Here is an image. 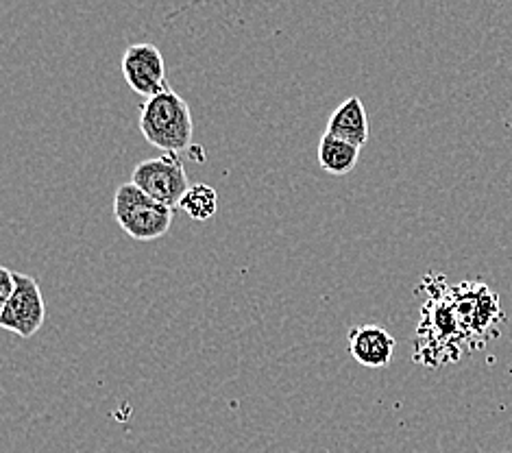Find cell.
I'll use <instances>...</instances> for the list:
<instances>
[{"label": "cell", "instance_id": "obj_1", "mask_svg": "<svg viewBox=\"0 0 512 453\" xmlns=\"http://www.w3.org/2000/svg\"><path fill=\"white\" fill-rule=\"evenodd\" d=\"M140 131L146 142L164 153L190 149L194 133L190 105L175 90L149 99L140 109Z\"/></svg>", "mask_w": 512, "mask_h": 453}, {"label": "cell", "instance_id": "obj_2", "mask_svg": "<svg viewBox=\"0 0 512 453\" xmlns=\"http://www.w3.org/2000/svg\"><path fill=\"white\" fill-rule=\"evenodd\" d=\"M114 216L133 240L151 242L162 238L173 225L175 210L153 201L136 183H123L114 194Z\"/></svg>", "mask_w": 512, "mask_h": 453}, {"label": "cell", "instance_id": "obj_3", "mask_svg": "<svg viewBox=\"0 0 512 453\" xmlns=\"http://www.w3.org/2000/svg\"><path fill=\"white\" fill-rule=\"evenodd\" d=\"M131 183H136L144 194H149L153 201L170 207V210L179 207L181 199L190 190L184 162L177 153H164L162 157L140 162L133 168Z\"/></svg>", "mask_w": 512, "mask_h": 453}, {"label": "cell", "instance_id": "obj_4", "mask_svg": "<svg viewBox=\"0 0 512 453\" xmlns=\"http://www.w3.org/2000/svg\"><path fill=\"white\" fill-rule=\"evenodd\" d=\"M46 305L42 290L31 275L16 273V292L0 308V327L20 338H31L42 329Z\"/></svg>", "mask_w": 512, "mask_h": 453}, {"label": "cell", "instance_id": "obj_5", "mask_svg": "<svg viewBox=\"0 0 512 453\" xmlns=\"http://www.w3.org/2000/svg\"><path fill=\"white\" fill-rule=\"evenodd\" d=\"M120 68H123V77L129 88L144 96L146 101L173 90L166 79L164 57L160 48L153 44L129 46L123 55V61H120Z\"/></svg>", "mask_w": 512, "mask_h": 453}, {"label": "cell", "instance_id": "obj_6", "mask_svg": "<svg viewBox=\"0 0 512 453\" xmlns=\"http://www.w3.org/2000/svg\"><path fill=\"white\" fill-rule=\"evenodd\" d=\"M347 347L358 364L367 369H384L393 362L397 340L380 325H358L349 329Z\"/></svg>", "mask_w": 512, "mask_h": 453}, {"label": "cell", "instance_id": "obj_7", "mask_svg": "<svg viewBox=\"0 0 512 453\" xmlns=\"http://www.w3.org/2000/svg\"><path fill=\"white\" fill-rule=\"evenodd\" d=\"M327 136L345 140L362 149L369 142V118L364 103L358 96H349L347 101L338 105L336 112L327 120Z\"/></svg>", "mask_w": 512, "mask_h": 453}, {"label": "cell", "instance_id": "obj_8", "mask_svg": "<svg viewBox=\"0 0 512 453\" xmlns=\"http://www.w3.org/2000/svg\"><path fill=\"white\" fill-rule=\"evenodd\" d=\"M358 159H360L358 146L323 133V138L319 142V164L325 173L336 175V177L349 175L351 170L356 168Z\"/></svg>", "mask_w": 512, "mask_h": 453}, {"label": "cell", "instance_id": "obj_9", "mask_svg": "<svg viewBox=\"0 0 512 453\" xmlns=\"http://www.w3.org/2000/svg\"><path fill=\"white\" fill-rule=\"evenodd\" d=\"M179 210H184L192 220H210L218 210V194L207 183H194L181 199Z\"/></svg>", "mask_w": 512, "mask_h": 453}, {"label": "cell", "instance_id": "obj_10", "mask_svg": "<svg viewBox=\"0 0 512 453\" xmlns=\"http://www.w3.org/2000/svg\"><path fill=\"white\" fill-rule=\"evenodd\" d=\"M16 292V273L9 271L7 266L0 268V308L11 299Z\"/></svg>", "mask_w": 512, "mask_h": 453}]
</instances>
